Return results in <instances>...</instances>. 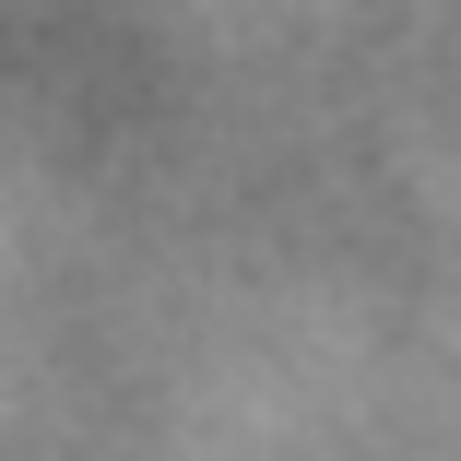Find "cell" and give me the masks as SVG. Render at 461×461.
Wrapping results in <instances>:
<instances>
[]
</instances>
